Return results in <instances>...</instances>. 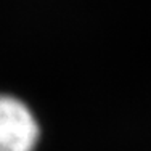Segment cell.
Here are the masks:
<instances>
[{"instance_id":"1","label":"cell","mask_w":151,"mask_h":151,"mask_svg":"<svg viewBox=\"0 0 151 151\" xmlns=\"http://www.w3.org/2000/svg\"><path fill=\"white\" fill-rule=\"evenodd\" d=\"M40 125L23 100L0 93V151H35Z\"/></svg>"}]
</instances>
